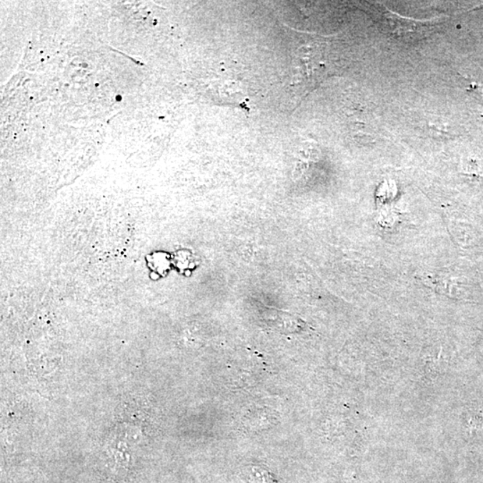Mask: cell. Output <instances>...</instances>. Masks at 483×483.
I'll list each match as a JSON object with an SVG mask.
<instances>
[{"mask_svg": "<svg viewBox=\"0 0 483 483\" xmlns=\"http://www.w3.org/2000/svg\"><path fill=\"white\" fill-rule=\"evenodd\" d=\"M219 102L226 103L240 106L243 103L244 95L239 85L233 81H219Z\"/></svg>", "mask_w": 483, "mask_h": 483, "instance_id": "7a4b0ae2", "label": "cell"}, {"mask_svg": "<svg viewBox=\"0 0 483 483\" xmlns=\"http://www.w3.org/2000/svg\"><path fill=\"white\" fill-rule=\"evenodd\" d=\"M296 79L298 86L312 91L327 76L322 52L314 46H304L297 53Z\"/></svg>", "mask_w": 483, "mask_h": 483, "instance_id": "6da1fadb", "label": "cell"}]
</instances>
